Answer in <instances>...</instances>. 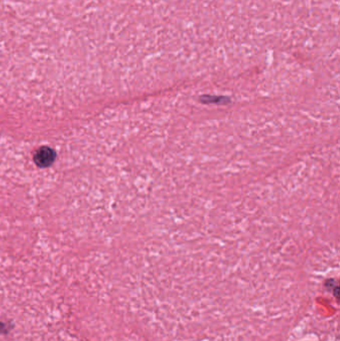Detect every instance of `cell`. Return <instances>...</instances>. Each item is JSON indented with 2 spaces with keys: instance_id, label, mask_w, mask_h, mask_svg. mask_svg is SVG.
<instances>
[{
  "instance_id": "2",
  "label": "cell",
  "mask_w": 340,
  "mask_h": 341,
  "mask_svg": "<svg viewBox=\"0 0 340 341\" xmlns=\"http://www.w3.org/2000/svg\"><path fill=\"white\" fill-rule=\"evenodd\" d=\"M8 332V327L4 323L0 321V333H7Z\"/></svg>"
},
{
  "instance_id": "1",
  "label": "cell",
  "mask_w": 340,
  "mask_h": 341,
  "mask_svg": "<svg viewBox=\"0 0 340 341\" xmlns=\"http://www.w3.org/2000/svg\"><path fill=\"white\" fill-rule=\"evenodd\" d=\"M34 162L38 167L46 168L49 167L56 159V154L54 150L49 147H41L37 150L34 155Z\"/></svg>"
}]
</instances>
